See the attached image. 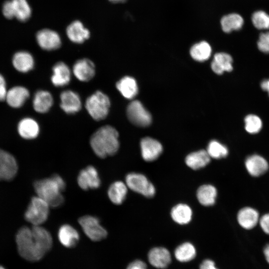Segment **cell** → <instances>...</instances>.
Returning a JSON list of instances; mask_svg holds the SVG:
<instances>
[{"label":"cell","mask_w":269,"mask_h":269,"mask_svg":"<svg viewBox=\"0 0 269 269\" xmlns=\"http://www.w3.org/2000/svg\"><path fill=\"white\" fill-rule=\"evenodd\" d=\"M15 242L19 255L30 262L41 260L51 249L53 243L50 233L41 226L20 228Z\"/></svg>","instance_id":"6da1fadb"},{"label":"cell","mask_w":269,"mask_h":269,"mask_svg":"<svg viewBox=\"0 0 269 269\" xmlns=\"http://www.w3.org/2000/svg\"><path fill=\"white\" fill-rule=\"evenodd\" d=\"M90 143L92 150L98 157L105 158L113 155L119 148V133L114 127L104 126L92 134Z\"/></svg>","instance_id":"7a4b0ae2"},{"label":"cell","mask_w":269,"mask_h":269,"mask_svg":"<svg viewBox=\"0 0 269 269\" xmlns=\"http://www.w3.org/2000/svg\"><path fill=\"white\" fill-rule=\"evenodd\" d=\"M63 179L58 174L35 181L34 188L37 196L45 201L52 207H58L64 202L62 192L65 189Z\"/></svg>","instance_id":"3957f363"},{"label":"cell","mask_w":269,"mask_h":269,"mask_svg":"<svg viewBox=\"0 0 269 269\" xmlns=\"http://www.w3.org/2000/svg\"><path fill=\"white\" fill-rule=\"evenodd\" d=\"M110 100L105 94L97 91L89 97L85 107L91 117L96 121L105 119L109 111Z\"/></svg>","instance_id":"277c9868"},{"label":"cell","mask_w":269,"mask_h":269,"mask_svg":"<svg viewBox=\"0 0 269 269\" xmlns=\"http://www.w3.org/2000/svg\"><path fill=\"white\" fill-rule=\"evenodd\" d=\"M49 204L38 196L33 197L24 213L25 220L32 226H40L47 219Z\"/></svg>","instance_id":"5b68a950"},{"label":"cell","mask_w":269,"mask_h":269,"mask_svg":"<svg viewBox=\"0 0 269 269\" xmlns=\"http://www.w3.org/2000/svg\"><path fill=\"white\" fill-rule=\"evenodd\" d=\"M78 222L85 235L93 241H100L108 235L106 230L100 224L99 219L95 216L85 215L80 217Z\"/></svg>","instance_id":"8992f818"},{"label":"cell","mask_w":269,"mask_h":269,"mask_svg":"<svg viewBox=\"0 0 269 269\" xmlns=\"http://www.w3.org/2000/svg\"><path fill=\"white\" fill-rule=\"evenodd\" d=\"M127 186L132 190L147 197H152L155 193L153 185L143 175L130 173L126 177Z\"/></svg>","instance_id":"52a82bcc"},{"label":"cell","mask_w":269,"mask_h":269,"mask_svg":"<svg viewBox=\"0 0 269 269\" xmlns=\"http://www.w3.org/2000/svg\"><path fill=\"white\" fill-rule=\"evenodd\" d=\"M127 114L130 122L137 126L146 127L151 122L150 113L137 100L129 104L127 109Z\"/></svg>","instance_id":"ba28073f"},{"label":"cell","mask_w":269,"mask_h":269,"mask_svg":"<svg viewBox=\"0 0 269 269\" xmlns=\"http://www.w3.org/2000/svg\"><path fill=\"white\" fill-rule=\"evenodd\" d=\"M18 166L14 157L0 149V180H10L16 175Z\"/></svg>","instance_id":"9c48e42d"},{"label":"cell","mask_w":269,"mask_h":269,"mask_svg":"<svg viewBox=\"0 0 269 269\" xmlns=\"http://www.w3.org/2000/svg\"><path fill=\"white\" fill-rule=\"evenodd\" d=\"M77 182L80 187L85 190L98 188L101 185V180L96 168L88 166L79 172Z\"/></svg>","instance_id":"30bf717a"},{"label":"cell","mask_w":269,"mask_h":269,"mask_svg":"<svg viewBox=\"0 0 269 269\" xmlns=\"http://www.w3.org/2000/svg\"><path fill=\"white\" fill-rule=\"evenodd\" d=\"M36 41L39 46L46 50H53L60 47L61 40L59 34L52 29L44 28L37 32Z\"/></svg>","instance_id":"8fae6325"},{"label":"cell","mask_w":269,"mask_h":269,"mask_svg":"<svg viewBox=\"0 0 269 269\" xmlns=\"http://www.w3.org/2000/svg\"><path fill=\"white\" fill-rule=\"evenodd\" d=\"M147 259L150 264L155 268L165 269L171 262V256L169 251L163 247H157L149 250Z\"/></svg>","instance_id":"7c38bea8"},{"label":"cell","mask_w":269,"mask_h":269,"mask_svg":"<svg viewBox=\"0 0 269 269\" xmlns=\"http://www.w3.org/2000/svg\"><path fill=\"white\" fill-rule=\"evenodd\" d=\"M140 145L142 157L146 161L157 159L163 150L162 146L158 141L149 137L142 138Z\"/></svg>","instance_id":"4fadbf2b"},{"label":"cell","mask_w":269,"mask_h":269,"mask_svg":"<svg viewBox=\"0 0 269 269\" xmlns=\"http://www.w3.org/2000/svg\"><path fill=\"white\" fill-rule=\"evenodd\" d=\"M245 165L248 172L253 177H259L265 174L269 169L268 161L262 156L254 154L247 157Z\"/></svg>","instance_id":"5bb4252c"},{"label":"cell","mask_w":269,"mask_h":269,"mask_svg":"<svg viewBox=\"0 0 269 269\" xmlns=\"http://www.w3.org/2000/svg\"><path fill=\"white\" fill-rule=\"evenodd\" d=\"M29 96L27 89L21 86H15L8 90L5 101L12 108L22 107Z\"/></svg>","instance_id":"9a60e30c"},{"label":"cell","mask_w":269,"mask_h":269,"mask_svg":"<svg viewBox=\"0 0 269 269\" xmlns=\"http://www.w3.org/2000/svg\"><path fill=\"white\" fill-rule=\"evenodd\" d=\"M60 107L66 113L73 114L80 110L81 101L78 94L71 90H66L60 95Z\"/></svg>","instance_id":"2e32d148"},{"label":"cell","mask_w":269,"mask_h":269,"mask_svg":"<svg viewBox=\"0 0 269 269\" xmlns=\"http://www.w3.org/2000/svg\"><path fill=\"white\" fill-rule=\"evenodd\" d=\"M73 72L79 80L87 82L90 80L95 75V65L93 62L88 59H80L74 64Z\"/></svg>","instance_id":"e0dca14e"},{"label":"cell","mask_w":269,"mask_h":269,"mask_svg":"<svg viewBox=\"0 0 269 269\" xmlns=\"http://www.w3.org/2000/svg\"><path fill=\"white\" fill-rule=\"evenodd\" d=\"M258 211L251 207L241 208L237 214V221L244 229L250 230L254 228L259 222Z\"/></svg>","instance_id":"ac0fdd59"},{"label":"cell","mask_w":269,"mask_h":269,"mask_svg":"<svg viewBox=\"0 0 269 269\" xmlns=\"http://www.w3.org/2000/svg\"><path fill=\"white\" fill-rule=\"evenodd\" d=\"M11 62L14 68L20 73H27L31 70L34 65L32 55L26 51L15 52L12 57Z\"/></svg>","instance_id":"d6986e66"},{"label":"cell","mask_w":269,"mask_h":269,"mask_svg":"<svg viewBox=\"0 0 269 269\" xmlns=\"http://www.w3.org/2000/svg\"><path fill=\"white\" fill-rule=\"evenodd\" d=\"M68 38L73 42L82 43L88 39L90 35L89 30L84 27L82 22L76 20L72 21L66 28Z\"/></svg>","instance_id":"ffe728a7"},{"label":"cell","mask_w":269,"mask_h":269,"mask_svg":"<svg viewBox=\"0 0 269 269\" xmlns=\"http://www.w3.org/2000/svg\"><path fill=\"white\" fill-rule=\"evenodd\" d=\"M39 126L33 119L26 117L22 119L17 125V131L20 136L26 139L36 138L39 133Z\"/></svg>","instance_id":"44dd1931"},{"label":"cell","mask_w":269,"mask_h":269,"mask_svg":"<svg viewBox=\"0 0 269 269\" xmlns=\"http://www.w3.org/2000/svg\"><path fill=\"white\" fill-rule=\"evenodd\" d=\"M233 58L229 54L219 52L214 55L211 66L214 73L221 75L224 72H231L233 70Z\"/></svg>","instance_id":"7402d4cb"},{"label":"cell","mask_w":269,"mask_h":269,"mask_svg":"<svg viewBox=\"0 0 269 269\" xmlns=\"http://www.w3.org/2000/svg\"><path fill=\"white\" fill-rule=\"evenodd\" d=\"M58 237L63 246L67 248H72L78 243L80 236L77 231L72 226L64 224L59 229Z\"/></svg>","instance_id":"603a6c76"},{"label":"cell","mask_w":269,"mask_h":269,"mask_svg":"<svg viewBox=\"0 0 269 269\" xmlns=\"http://www.w3.org/2000/svg\"><path fill=\"white\" fill-rule=\"evenodd\" d=\"M53 75L51 82L57 87H62L68 84L71 78V72L68 66L64 62L55 64L52 69Z\"/></svg>","instance_id":"cb8c5ba5"},{"label":"cell","mask_w":269,"mask_h":269,"mask_svg":"<svg viewBox=\"0 0 269 269\" xmlns=\"http://www.w3.org/2000/svg\"><path fill=\"white\" fill-rule=\"evenodd\" d=\"M53 100L51 94L48 91L39 90L33 97L32 104L34 110L39 113L48 112L53 105Z\"/></svg>","instance_id":"d4e9b609"},{"label":"cell","mask_w":269,"mask_h":269,"mask_svg":"<svg viewBox=\"0 0 269 269\" xmlns=\"http://www.w3.org/2000/svg\"><path fill=\"white\" fill-rule=\"evenodd\" d=\"M127 187L126 184L121 181H117L111 184L108 190V196L110 201L116 205L121 204L126 197Z\"/></svg>","instance_id":"484cf974"},{"label":"cell","mask_w":269,"mask_h":269,"mask_svg":"<svg viewBox=\"0 0 269 269\" xmlns=\"http://www.w3.org/2000/svg\"><path fill=\"white\" fill-rule=\"evenodd\" d=\"M210 158L207 151L202 149L189 154L185 158V162L191 168L198 169L207 165Z\"/></svg>","instance_id":"4316f807"},{"label":"cell","mask_w":269,"mask_h":269,"mask_svg":"<svg viewBox=\"0 0 269 269\" xmlns=\"http://www.w3.org/2000/svg\"><path fill=\"white\" fill-rule=\"evenodd\" d=\"M117 89L126 98L132 99L137 94L138 87L136 81L130 76H125L116 84Z\"/></svg>","instance_id":"83f0119b"},{"label":"cell","mask_w":269,"mask_h":269,"mask_svg":"<svg viewBox=\"0 0 269 269\" xmlns=\"http://www.w3.org/2000/svg\"><path fill=\"white\" fill-rule=\"evenodd\" d=\"M217 195L216 188L209 184L201 186L197 191L199 202L205 206L213 205L215 202Z\"/></svg>","instance_id":"f1b7e54d"},{"label":"cell","mask_w":269,"mask_h":269,"mask_svg":"<svg viewBox=\"0 0 269 269\" xmlns=\"http://www.w3.org/2000/svg\"><path fill=\"white\" fill-rule=\"evenodd\" d=\"M173 220L180 225L188 224L191 220L192 211L187 205L179 204L173 207L171 211Z\"/></svg>","instance_id":"f546056e"},{"label":"cell","mask_w":269,"mask_h":269,"mask_svg":"<svg viewBox=\"0 0 269 269\" xmlns=\"http://www.w3.org/2000/svg\"><path fill=\"white\" fill-rule=\"evenodd\" d=\"M222 29L226 33L240 30L244 25L243 17L237 13L224 16L221 20Z\"/></svg>","instance_id":"4dcf8cb0"},{"label":"cell","mask_w":269,"mask_h":269,"mask_svg":"<svg viewBox=\"0 0 269 269\" xmlns=\"http://www.w3.org/2000/svg\"><path fill=\"white\" fill-rule=\"evenodd\" d=\"M196 255V249L189 242H184L175 249L174 256L176 260L180 262H188L192 261Z\"/></svg>","instance_id":"1f68e13d"},{"label":"cell","mask_w":269,"mask_h":269,"mask_svg":"<svg viewBox=\"0 0 269 269\" xmlns=\"http://www.w3.org/2000/svg\"><path fill=\"white\" fill-rule=\"evenodd\" d=\"M212 49L210 44L206 41H201L193 45L190 53L193 59L202 62L207 60L210 57Z\"/></svg>","instance_id":"d6a6232c"},{"label":"cell","mask_w":269,"mask_h":269,"mask_svg":"<svg viewBox=\"0 0 269 269\" xmlns=\"http://www.w3.org/2000/svg\"><path fill=\"white\" fill-rule=\"evenodd\" d=\"M13 5L14 17L21 22L28 20L31 15V7L27 0H11Z\"/></svg>","instance_id":"836d02e7"},{"label":"cell","mask_w":269,"mask_h":269,"mask_svg":"<svg viewBox=\"0 0 269 269\" xmlns=\"http://www.w3.org/2000/svg\"><path fill=\"white\" fill-rule=\"evenodd\" d=\"M206 151L211 158L215 159L224 158L229 153L228 148L216 140L209 142Z\"/></svg>","instance_id":"e575fe53"},{"label":"cell","mask_w":269,"mask_h":269,"mask_svg":"<svg viewBox=\"0 0 269 269\" xmlns=\"http://www.w3.org/2000/svg\"><path fill=\"white\" fill-rule=\"evenodd\" d=\"M245 129L250 134L259 133L263 127V122L260 117L255 114H249L244 118Z\"/></svg>","instance_id":"d590c367"},{"label":"cell","mask_w":269,"mask_h":269,"mask_svg":"<svg viewBox=\"0 0 269 269\" xmlns=\"http://www.w3.org/2000/svg\"><path fill=\"white\" fill-rule=\"evenodd\" d=\"M254 26L260 30L269 29V15L262 10L255 12L252 16Z\"/></svg>","instance_id":"8d00e7d4"},{"label":"cell","mask_w":269,"mask_h":269,"mask_svg":"<svg viewBox=\"0 0 269 269\" xmlns=\"http://www.w3.org/2000/svg\"><path fill=\"white\" fill-rule=\"evenodd\" d=\"M258 49L265 54H269V31L261 33L257 41Z\"/></svg>","instance_id":"74e56055"},{"label":"cell","mask_w":269,"mask_h":269,"mask_svg":"<svg viewBox=\"0 0 269 269\" xmlns=\"http://www.w3.org/2000/svg\"><path fill=\"white\" fill-rule=\"evenodd\" d=\"M2 12L6 18L10 19L14 17L13 5L11 0H7L3 2Z\"/></svg>","instance_id":"f35d334b"},{"label":"cell","mask_w":269,"mask_h":269,"mask_svg":"<svg viewBox=\"0 0 269 269\" xmlns=\"http://www.w3.org/2000/svg\"><path fill=\"white\" fill-rule=\"evenodd\" d=\"M7 91L6 80L0 73V102L5 101Z\"/></svg>","instance_id":"ab89813d"},{"label":"cell","mask_w":269,"mask_h":269,"mask_svg":"<svg viewBox=\"0 0 269 269\" xmlns=\"http://www.w3.org/2000/svg\"><path fill=\"white\" fill-rule=\"evenodd\" d=\"M259 222L263 231L269 235V213L263 215L260 218Z\"/></svg>","instance_id":"60d3db41"},{"label":"cell","mask_w":269,"mask_h":269,"mask_svg":"<svg viewBox=\"0 0 269 269\" xmlns=\"http://www.w3.org/2000/svg\"><path fill=\"white\" fill-rule=\"evenodd\" d=\"M127 269H147L146 264L142 261L136 260L131 262Z\"/></svg>","instance_id":"b9f144b4"},{"label":"cell","mask_w":269,"mask_h":269,"mask_svg":"<svg viewBox=\"0 0 269 269\" xmlns=\"http://www.w3.org/2000/svg\"><path fill=\"white\" fill-rule=\"evenodd\" d=\"M199 269H218L215 266V263L210 259L204 260L200 265Z\"/></svg>","instance_id":"7bdbcfd3"},{"label":"cell","mask_w":269,"mask_h":269,"mask_svg":"<svg viewBox=\"0 0 269 269\" xmlns=\"http://www.w3.org/2000/svg\"><path fill=\"white\" fill-rule=\"evenodd\" d=\"M260 86L263 90L268 93L269 96V78L262 80Z\"/></svg>","instance_id":"ee69618b"},{"label":"cell","mask_w":269,"mask_h":269,"mask_svg":"<svg viewBox=\"0 0 269 269\" xmlns=\"http://www.w3.org/2000/svg\"><path fill=\"white\" fill-rule=\"evenodd\" d=\"M264 254L267 262L269 264V244H267L264 249Z\"/></svg>","instance_id":"f6af8a7d"},{"label":"cell","mask_w":269,"mask_h":269,"mask_svg":"<svg viewBox=\"0 0 269 269\" xmlns=\"http://www.w3.org/2000/svg\"><path fill=\"white\" fill-rule=\"evenodd\" d=\"M113 3H122L125 2L127 0H108Z\"/></svg>","instance_id":"bcb514c9"},{"label":"cell","mask_w":269,"mask_h":269,"mask_svg":"<svg viewBox=\"0 0 269 269\" xmlns=\"http://www.w3.org/2000/svg\"><path fill=\"white\" fill-rule=\"evenodd\" d=\"M0 269H5L3 266L0 265Z\"/></svg>","instance_id":"7dc6e473"}]
</instances>
